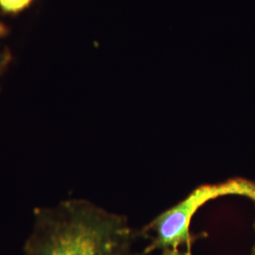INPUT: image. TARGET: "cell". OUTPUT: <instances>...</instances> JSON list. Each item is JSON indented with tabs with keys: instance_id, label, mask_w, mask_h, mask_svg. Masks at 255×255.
I'll return each instance as SVG.
<instances>
[{
	"instance_id": "2",
	"label": "cell",
	"mask_w": 255,
	"mask_h": 255,
	"mask_svg": "<svg viewBox=\"0 0 255 255\" xmlns=\"http://www.w3.org/2000/svg\"><path fill=\"white\" fill-rule=\"evenodd\" d=\"M32 0H0V7L6 12H18L26 9Z\"/></svg>"
},
{
	"instance_id": "4",
	"label": "cell",
	"mask_w": 255,
	"mask_h": 255,
	"mask_svg": "<svg viewBox=\"0 0 255 255\" xmlns=\"http://www.w3.org/2000/svg\"><path fill=\"white\" fill-rule=\"evenodd\" d=\"M6 31H7V30H6V27L0 24V37L3 36L4 34H6Z\"/></svg>"
},
{
	"instance_id": "5",
	"label": "cell",
	"mask_w": 255,
	"mask_h": 255,
	"mask_svg": "<svg viewBox=\"0 0 255 255\" xmlns=\"http://www.w3.org/2000/svg\"><path fill=\"white\" fill-rule=\"evenodd\" d=\"M255 255V252H254V255Z\"/></svg>"
},
{
	"instance_id": "3",
	"label": "cell",
	"mask_w": 255,
	"mask_h": 255,
	"mask_svg": "<svg viewBox=\"0 0 255 255\" xmlns=\"http://www.w3.org/2000/svg\"><path fill=\"white\" fill-rule=\"evenodd\" d=\"M10 61H11V56L9 54V51L7 50L0 51V81L4 73L6 72L7 68L9 67Z\"/></svg>"
},
{
	"instance_id": "1",
	"label": "cell",
	"mask_w": 255,
	"mask_h": 255,
	"mask_svg": "<svg viewBox=\"0 0 255 255\" xmlns=\"http://www.w3.org/2000/svg\"><path fill=\"white\" fill-rule=\"evenodd\" d=\"M123 215L84 199H67L33 212L22 255H142Z\"/></svg>"
}]
</instances>
